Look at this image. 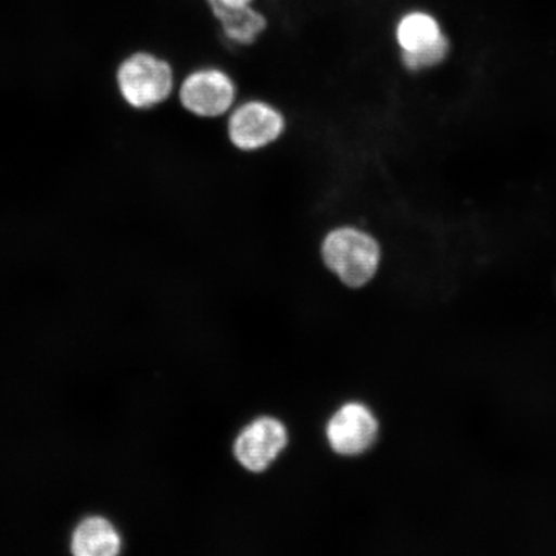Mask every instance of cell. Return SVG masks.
<instances>
[{"label":"cell","mask_w":556,"mask_h":556,"mask_svg":"<svg viewBox=\"0 0 556 556\" xmlns=\"http://www.w3.org/2000/svg\"><path fill=\"white\" fill-rule=\"evenodd\" d=\"M319 255L345 287L361 289L378 275L384 249L377 235L357 224H339L323 235Z\"/></svg>","instance_id":"obj_1"},{"label":"cell","mask_w":556,"mask_h":556,"mask_svg":"<svg viewBox=\"0 0 556 556\" xmlns=\"http://www.w3.org/2000/svg\"><path fill=\"white\" fill-rule=\"evenodd\" d=\"M225 123L229 146L245 155L260 154L280 143L290 124L287 113L263 97L240 99Z\"/></svg>","instance_id":"obj_2"},{"label":"cell","mask_w":556,"mask_h":556,"mask_svg":"<svg viewBox=\"0 0 556 556\" xmlns=\"http://www.w3.org/2000/svg\"><path fill=\"white\" fill-rule=\"evenodd\" d=\"M176 93L180 108L200 121L225 119L240 100L238 80L217 64L190 70L178 83Z\"/></svg>","instance_id":"obj_3"},{"label":"cell","mask_w":556,"mask_h":556,"mask_svg":"<svg viewBox=\"0 0 556 556\" xmlns=\"http://www.w3.org/2000/svg\"><path fill=\"white\" fill-rule=\"evenodd\" d=\"M176 72L156 53H131L117 68V87L123 99L137 110H151L170 99L177 90Z\"/></svg>","instance_id":"obj_4"},{"label":"cell","mask_w":556,"mask_h":556,"mask_svg":"<svg viewBox=\"0 0 556 556\" xmlns=\"http://www.w3.org/2000/svg\"><path fill=\"white\" fill-rule=\"evenodd\" d=\"M217 23L220 37L228 46L247 50L269 29V17L260 0H201Z\"/></svg>","instance_id":"obj_5"},{"label":"cell","mask_w":556,"mask_h":556,"mask_svg":"<svg viewBox=\"0 0 556 556\" xmlns=\"http://www.w3.org/2000/svg\"><path fill=\"white\" fill-rule=\"evenodd\" d=\"M288 444L287 428L273 417H262L243 430L235 444V455L243 468L266 470Z\"/></svg>","instance_id":"obj_6"},{"label":"cell","mask_w":556,"mask_h":556,"mask_svg":"<svg viewBox=\"0 0 556 556\" xmlns=\"http://www.w3.org/2000/svg\"><path fill=\"white\" fill-rule=\"evenodd\" d=\"M379 432L378 420L361 403H348L328 426L330 446L340 455L354 456L371 447Z\"/></svg>","instance_id":"obj_7"},{"label":"cell","mask_w":556,"mask_h":556,"mask_svg":"<svg viewBox=\"0 0 556 556\" xmlns=\"http://www.w3.org/2000/svg\"><path fill=\"white\" fill-rule=\"evenodd\" d=\"M393 37L400 54H406L428 50L446 37V34L432 13L413 10L403 13L397 20Z\"/></svg>","instance_id":"obj_8"},{"label":"cell","mask_w":556,"mask_h":556,"mask_svg":"<svg viewBox=\"0 0 556 556\" xmlns=\"http://www.w3.org/2000/svg\"><path fill=\"white\" fill-rule=\"evenodd\" d=\"M121 547L119 534L106 519H86L74 533L73 553L78 556H113Z\"/></svg>","instance_id":"obj_9"},{"label":"cell","mask_w":556,"mask_h":556,"mask_svg":"<svg viewBox=\"0 0 556 556\" xmlns=\"http://www.w3.org/2000/svg\"><path fill=\"white\" fill-rule=\"evenodd\" d=\"M451 41L446 35L437 45L417 53L400 54L401 66L409 74H422L434 70L447 61Z\"/></svg>","instance_id":"obj_10"}]
</instances>
